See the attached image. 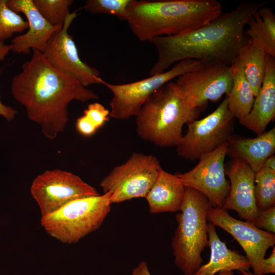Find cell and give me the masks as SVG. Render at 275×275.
Wrapping results in <instances>:
<instances>
[{
  "label": "cell",
  "mask_w": 275,
  "mask_h": 275,
  "mask_svg": "<svg viewBox=\"0 0 275 275\" xmlns=\"http://www.w3.org/2000/svg\"><path fill=\"white\" fill-rule=\"evenodd\" d=\"M32 50L31 58L12 78L11 94L24 107L28 118L40 125L46 138L53 140L66 127L71 101L86 102L98 96L56 69L43 52Z\"/></svg>",
  "instance_id": "cell-1"
},
{
  "label": "cell",
  "mask_w": 275,
  "mask_h": 275,
  "mask_svg": "<svg viewBox=\"0 0 275 275\" xmlns=\"http://www.w3.org/2000/svg\"><path fill=\"white\" fill-rule=\"evenodd\" d=\"M266 3L242 2L231 11L191 31L151 39L149 42L156 48L158 58L150 75L166 71L173 64L187 59L231 66L249 39L248 20Z\"/></svg>",
  "instance_id": "cell-2"
},
{
  "label": "cell",
  "mask_w": 275,
  "mask_h": 275,
  "mask_svg": "<svg viewBox=\"0 0 275 275\" xmlns=\"http://www.w3.org/2000/svg\"><path fill=\"white\" fill-rule=\"evenodd\" d=\"M222 13L216 0H131L126 21L139 40L149 42L188 32Z\"/></svg>",
  "instance_id": "cell-3"
},
{
  "label": "cell",
  "mask_w": 275,
  "mask_h": 275,
  "mask_svg": "<svg viewBox=\"0 0 275 275\" xmlns=\"http://www.w3.org/2000/svg\"><path fill=\"white\" fill-rule=\"evenodd\" d=\"M200 112L193 109L175 82L169 81L147 99L135 116L139 137L160 147L177 146L185 124L196 120Z\"/></svg>",
  "instance_id": "cell-4"
},
{
  "label": "cell",
  "mask_w": 275,
  "mask_h": 275,
  "mask_svg": "<svg viewBox=\"0 0 275 275\" xmlns=\"http://www.w3.org/2000/svg\"><path fill=\"white\" fill-rule=\"evenodd\" d=\"M211 205L202 193L185 187L180 212L176 216L177 227L171 246L175 265L184 275H193L202 265L201 253L209 246L207 212Z\"/></svg>",
  "instance_id": "cell-5"
},
{
  "label": "cell",
  "mask_w": 275,
  "mask_h": 275,
  "mask_svg": "<svg viewBox=\"0 0 275 275\" xmlns=\"http://www.w3.org/2000/svg\"><path fill=\"white\" fill-rule=\"evenodd\" d=\"M111 193L74 200L40 223L51 237L66 244L76 243L102 225L111 208Z\"/></svg>",
  "instance_id": "cell-6"
},
{
  "label": "cell",
  "mask_w": 275,
  "mask_h": 275,
  "mask_svg": "<svg viewBox=\"0 0 275 275\" xmlns=\"http://www.w3.org/2000/svg\"><path fill=\"white\" fill-rule=\"evenodd\" d=\"M161 169L155 156L133 153L124 163L115 167L101 181L100 186L104 193H111V204L145 198Z\"/></svg>",
  "instance_id": "cell-7"
},
{
  "label": "cell",
  "mask_w": 275,
  "mask_h": 275,
  "mask_svg": "<svg viewBox=\"0 0 275 275\" xmlns=\"http://www.w3.org/2000/svg\"><path fill=\"white\" fill-rule=\"evenodd\" d=\"M235 117L228 106V97L211 114L187 125V130L176 146L178 154L194 161L227 142L234 130Z\"/></svg>",
  "instance_id": "cell-8"
},
{
  "label": "cell",
  "mask_w": 275,
  "mask_h": 275,
  "mask_svg": "<svg viewBox=\"0 0 275 275\" xmlns=\"http://www.w3.org/2000/svg\"><path fill=\"white\" fill-rule=\"evenodd\" d=\"M201 62L192 59L182 60L169 70L127 84H112L104 80L102 85L113 94L109 102V116L119 120L136 116L154 92L172 79L193 70Z\"/></svg>",
  "instance_id": "cell-9"
},
{
  "label": "cell",
  "mask_w": 275,
  "mask_h": 275,
  "mask_svg": "<svg viewBox=\"0 0 275 275\" xmlns=\"http://www.w3.org/2000/svg\"><path fill=\"white\" fill-rule=\"evenodd\" d=\"M175 83L188 105L200 112L209 101L217 102L224 95H229L233 83L231 66L201 62L177 77Z\"/></svg>",
  "instance_id": "cell-10"
},
{
  "label": "cell",
  "mask_w": 275,
  "mask_h": 275,
  "mask_svg": "<svg viewBox=\"0 0 275 275\" xmlns=\"http://www.w3.org/2000/svg\"><path fill=\"white\" fill-rule=\"evenodd\" d=\"M31 193L39 207L41 217L74 200L99 195L77 175L61 170H47L38 175L32 182Z\"/></svg>",
  "instance_id": "cell-11"
},
{
  "label": "cell",
  "mask_w": 275,
  "mask_h": 275,
  "mask_svg": "<svg viewBox=\"0 0 275 275\" xmlns=\"http://www.w3.org/2000/svg\"><path fill=\"white\" fill-rule=\"evenodd\" d=\"M76 16L75 12L68 14L62 27L48 39L43 53L53 67L84 86L102 84L104 80L100 72L81 60L73 38L68 33Z\"/></svg>",
  "instance_id": "cell-12"
},
{
  "label": "cell",
  "mask_w": 275,
  "mask_h": 275,
  "mask_svg": "<svg viewBox=\"0 0 275 275\" xmlns=\"http://www.w3.org/2000/svg\"><path fill=\"white\" fill-rule=\"evenodd\" d=\"M227 142L214 151L203 155L198 164L190 171L176 174L185 187L203 194L211 206L223 208L230 189L225 170Z\"/></svg>",
  "instance_id": "cell-13"
},
{
  "label": "cell",
  "mask_w": 275,
  "mask_h": 275,
  "mask_svg": "<svg viewBox=\"0 0 275 275\" xmlns=\"http://www.w3.org/2000/svg\"><path fill=\"white\" fill-rule=\"evenodd\" d=\"M206 216L207 221L227 231L238 242L251 263L253 273L263 275L262 262L268 249L275 244V234L234 218L222 208L210 206Z\"/></svg>",
  "instance_id": "cell-14"
},
{
  "label": "cell",
  "mask_w": 275,
  "mask_h": 275,
  "mask_svg": "<svg viewBox=\"0 0 275 275\" xmlns=\"http://www.w3.org/2000/svg\"><path fill=\"white\" fill-rule=\"evenodd\" d=\"M230 189L223 209L233 210L245 222L255 225L257 217L254 187L255 172L244 161L231 159L225 164Z\"/></svg>",
  "instance_id": "cell-15"
},
{
  "label": "cell",
  "mask_w": 275,
  "mask_h": 275,
  "mask_svg": "<svg viewBox=\"0 0 275 275\" xmlns=\"http://www.w3.org/2000/svg\"><path fill=\"white\" fill-rule=\"evenodd\" d=\"M8 7L17 13H22L27 18L28 31L11 40V51L28 54L31 49L43 52L51 35L62 26L49 24L35 7L33 0H7Z\"/></svg>",
  "instance_id": "cell-16"
},
{
  "label": "cell",
  "mask_w": 275,
  "mask_h": 275,
  "mask_svg": "<svg viewBox=\"0 0 275 275\" xmlns=\"http://www.w3.org/2000/svg\"><path fill=\"white\" fill-rule=\"evenodd\" d=\"M275 118V57L266 56L263 81L249 114L239 122L259 135Z\"/></svg>",
  "instance_id": "cell-17"
},
{
  "label": "cell",
  "mask_w": 275,
  "mask_h": 275,
  "mask_svg": "<svg viewBox=\"0 0 275 275\" xmlns=\"http://www.w3.org/2000/svg\"><path fill=\"white\" fill-rule=\"evenodd\" d=\"M274 152V127L254 138L232 134L227 141V155L244 161L255 173Z\"/></svg>",
  "instance_id": "cell-18"
},
{
  "label": "cell",
  "mask_w": 275,
  "mask_h": 275,
  "mask_svg": "<svg viewBox=\"0 0 275 275\" xmlns=\"http://www.w3.org/2000/svg\"><path fill=\"white\" fill-rule=\"evenodd\" d=\"M185 186L176 174L162 169L146 197L152 213L180 211L185 195Z\"/></svg>",
  "instance_id": "cell-19"
},
{
  "label": "cell",
  "mask_w": 275,
  "mask_h": 275,
  "mask_svg": "<svg viewBox=\"0 0 275 275\" xmlns=\"http://www.w3.org/2000/svg\"><path fill=\"white\" fill-rule=\"evenodd\" d=\"M207 231L210 248V259L207 263L202 265L193 275H214L224 271L249 270L251 264L246 257L228 249L219 238L215 226L209 222Z\"/></svg>",
  "instance_id": "cell-20"
},
{
  "label": "cell",
  "mask_w": 275,
  "mask_h": 275,
  "mask_svg": "<svg viewBox=\"0 0 275 275\" xmlns=\"http://www.w3.org/2000/svg\"><path fill=\"white\" fill-rule=\"evenodd\" d=\"M245 30L248 38L261 47L267 55L275 57V15L263 6L249 18Z\"/></svg>",
  "instance_id": "cell-21"
},
{
  "label": "cell",
  "mask_w": 275,
  "mask_h": 275,
  "mask_svg": "<svg viewBox=\"0 0 275 275\" xmlns=\"http://www.w3.org/2000/svg\"><path fill=\"white\" fill-rule=\"evenodd\" d=\"M233 83L228 97V106L235 118L241 120L250 112L255 100L253 91L237 58L231 65Z\"/></svg>",
  "instance_id": "cell-22"
},
{
  "label": "cell",
  "mask_w": 275,
  "mask_h": 275,
  "mask_svg": "<svg viewBox=\"0 0 275 275\" xmlns=\"http://www.w3.org/2000/svg\"><path fill=\"white\" fill-rule=\"evenodd\" d=\"M266 56L263 49L249 39L241 48L237 57L255 97L259 93L263 81Z\"/></svg>",
  "instance_id": "cell-23"
},
{
  "label": "cell",
  "mask_w": 275,
  "mask_h": 275,
  "mask_svg": "<svg viewBox=\"0 0 275 275\" xmlns=\"http://www.w3.org/2000/svg\"><path fill=\"white\" fill-rule=\"evenodd\" d=\"M254 182L257 210L275 206V169L263 165L255 173Z\"/></svg>",
  "instance_id": "cell-24"
},
{
  "label": "cell",
  "mask_w": 275,
  "mask_h": 275,
  "mask_svg": "<svg viewBox=\"0 0 275 275\" xmlns=\"http://www.w3.org/2000/svg\"><path fill=\"white\" fill-rule=\"evenodd\" d=\"M72 0H33L42 17L51 25L62 26L70 13Z\"/></svg>",
  "instance_id": "cell-25"
},
{
  "label": "cell",
  "mask_w": 275,
  "mask_h": 275,
  "mask_svg": "<svg viewBox=\"0 0 275 275\" xmlns=\"http://www.w3.org/2000/svg\"><path fill=\"white\" fill-rule=\"evenodd\" d=\"M28 28V21L10 9L7 0H0V43H4L15 33H22Z\"/></svg>",
  "instance_id": "cell-26"
},
{
  "label": "cell",
  "mask_w": 275,
  "mask_h": 275,
  "mask_svg": "<svg viewBox=\"0 0 275 275\" xmlns=\"http://www.w3.org/2000/svg\"><path fill=\"white\" fill-rule=\"evenodd\" d=\"M131 2V0H88L83 9L92 14L111 15L126 20Z\"/></svg>",
  "instance_id": "cell-27"
},
{
  "label": "cell",
  "mask_w": 275,
  "mask_h": 275,
  "mask_svg": "<svg viewBox=\"0 0 275 275\" xmlns=\"http://www.w3.org/2000/svg\"><path fill=\"white\" fill-rule=\"evenodd\" d=\"M85 116L98 129L109 120V111L99 102L90 103L84 111Z\"/></svg>",
  "instance_id": "cell-28"
},
{
  "label": "cell",
  "mask_w": 275,
  "mask_h": 275,
  "mask_svg": "<svg viewBox=\"0 0 275 275\" xmlns=\"http://www.w3.org/2000/svg\"><path fill=\"white\" fill-rule=\"evenodd\" d=\"M259 229L275 233V206L258 210L256 222L254 225Z\"/></svg>",
  "instance_id": "cell-29"
},
{
  "label": "cell",
  "mask_w": 275,
  "mask_h": 275,
  "mask_svg": "<svg viewBox=\"0 0 275 275\" xmlns=\"http://www.w3.org/2000/svg\"><path fill=\"white\" fill-rule=\"evenodd\" d=\"M76 128L80 134L85 136L93 135L98 130L84 115L77 119Z\"/></svg>",
  "instance_id": "cell-30"
},
{
  "label": "cell",
  "mask_w": 275,
  "mask_h": 275,
  "mask_svg": "<svg viewBox=\"0 0 275 275\" xmlns=\"http://www.w3.org/2000/svg\"><path fill=\"white\" fill-rule=\"evenodd\" d=\"M262 271L263 275L275 273V248L274 246L269 257L264 259L263 261Z\"/></svg>",
  "instance_id": "cell-31"
},
{
  "label": "cell",
  "mask_w": 275,
  "mask_h": 275,
  "mask_svg": "<svg viewBox=\"0 0 275 275\" xmlns=\"http://www.w3.org/2000/svg\"><path fill=\"white\" fill-rule=\"evenodd\" d=\"M17 114L14 108L5 105L0 101V115L8 121L13 120Z\"/></svg>",
  "instance_id": "cell-32"
},
{
  "label": "cell",
  "mask_w": 275,
  "mask_h": 275,
  "mask_svg": "<svg viewBox=\"0 0 275 275\" xmlns=\"http://www.w3.org/2000/svg\"><path fill=\"white\" fill-rule=\"evenodd\" d=\"M131 275H151L147 262L145 261H141L133 269Z\"/></svg>",
  "instance_id": "cell-33"
},
{
  "label": "cell",
  "mask_w": 275,
  "mask_h": 275,
  "mask_svg": "<svg viewBox=\"0 0 275 275\" xmlns=\"http://www.w3.org/2000/svg\"><path fill=\"white\" fill-rule=\"evenodd\" d=\"M11 51V45L0 43V61L4 60Z\"/></svg>",
  "instance_id": "cell-34"
},
{
  "label": "cell",
  "mask_w": 275,
  "mask_h": 275,
  "mask_svg": "<svg viewBox=\"0 0 275 275\" xmlns=\"http://www.w3.org/2000/svg\"><path fill=\"white\" fill-rule=\"evenodd\" d=\"M239 271V273L242 275H256L254 274L253 273H252L249 270H241Z\"/></svg>",
  "instance_id": "cell-35"
},
{
  "label": "cell",
  "mask_w": 275,
  "mask_h": 275,
  "mask_svg": "<svg viewBox=\"0 0 275 275\" xmlns=\"http://www.w3.org/2000/svg\"><path fill=\"white\" fill-rule=\"evenodd\" d=\"M217 275H234L233 271H224L218 273Z\"/></svg>",
  "instance_id": "cell-36"
}]
</instances>
